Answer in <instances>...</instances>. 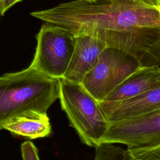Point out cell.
<instances>
[{
	"label": "cell",
	"mask_w": 160,
	"mask_h": 160,
	"mask_svg": "<svg viewBox=\"0 0 160 160\" xmlns=\"http://www.w3.org/2000/svg\"><path fill=\"white\" fill-rule=\"evenodd\" d=\"M31 15L74 36H89L160 67V9L136 0H76Z\"/></svg>",
	"instance_id": "cell-1"
},
{
	"label": "cell",
	"mask_w": 160,
	"mask_h": 160,
	"mask_svg": "<svg viewBox=\"0 0 160 160\" xmlns=\"http://www.w3.org/2000/svg\"><path fill=\"white\" fill-rule=\"evenodd\" d=\"M59 79L28 67L0 76V130L11 119L29 111L46 112L59 98Z\"/></svg>",
	"instance_id": "cell-2"
},
{
	"label": "cell",
	"mask_w": 160,
	"mask_h": 160,
	"mask_svg": "<svg viewBox=\"0 0 160 160\" xmlns=\"http://www.w3.org/2000/svg\"><path fill=\"white\" fill-rule=\"evenodd\" d=\"M59 98L69 125L77 132L81 141L89 147L101 144L109 123L98 101L81 83L59 79Z\"/></svg>",
	"instance_id": "cell-3"
},
{
	"label": "cell",
	"mask_w": 160,
	"mask_h": 160,
	"mask_svg": "<svg viewBox=\"0 0 160 160\" xmlns=\"http://www.w3.org/2000/svg\"><path fill=\"white\" fill-rule=\"evenodd\" d=\"M36 40L29 67L49 77L62 78L74 52L75 36L66 29L46 23L41 26Z\"/></svg>",
	"instance_id": "cell-4"
},
{
	"label": "cell",
	"mask_w": 160,
	"mask_h": 160,
	"mask_svg": "<svg viewBox=\"0 0 160 160\" xmlns=\"http://www.w3.org/2000/svg\"><path fill=\"white\" fill-rule=\"evenodd\" d=\"M131 55L106 47L84 76L81 84L98 101L105 98L126 78L140 68Z\"/></svg>",
	"instance_id": "cell-5"
},
{
	"label": "cell",
	"mask_w": 160,
	"mask_h": 160,
	"mask_svg": "<svg viewBox=\"0 0 160 160\" xmlns=\"http://www.w3.org/2000/svg\"><path fill=\"white\" fill-rule=\"evenodd\" d=\"M101 143L122 144L128 149L149 148L160 145V110L109 123Z\"/></svg>",
	"instance_id": "cell-6"
},
{
	"label": "cell",
	"mask_w": 160,
	"mask_h": 160,
	"mask_svg": "<svg viewBox=\"0 0 160 160\" xmlns=\"http://www.w3.org/2000/svg\"><path fill=\"white\" fill-rule=\"evenodd\" d=\"M109 123L129 119L160 110V84L133 98L117 102L98 101Z\"/></svg>",
	"instance_id": "cell-7"
},
{
	"label": "cell",
	"mask_w": 160,
	"mask_h": 160,
	"mask_svg": "<svg viewBox=\"0 0 160 160\" xmlns=\"http://www.w3.org/2000/svg\"><path fill=\"white\" fill-rule=\"evenodd\" d=\"M74 36V52L62 78L81 84L86 74L92 68L101 53L107 46L103 42L89 36Z\"/></svg>",
	"instance_id": "cell-8"
},
{
	"label": "cell",
	"mask_w": 160,
	"mask_h": 160,
	"mask_svg": "<svg viewBox=\"0 0 160 160\" xmlns=\"http://www.w3.org/2000/svg\"><path fill=\"white\" fill-rule=\"evenodd\" d=\"M160 84V67H140L112 91L102 101L117 102L142 94Z\"/></svg>",
	"instance_id": "cell-9"
},
{
	"label": "cell",
	"mask_w": 160,
	"mask_h": 160,
	"mask_svg": "<svg viewBox=\"0 0 160 160\" xmlns=\"http://www.w3.org/2000/svg\"><path fill=\"white\" fill-rule=\"evenodd\" d=\"M3 129L12 134L29 139L47 137L51 133V126L46 112L29 111L8 122Z\"/></svg>",
	"instance_id": "cell-10"
},
{
	"label": "cell",
	"mask_w": 160,
	"mask_h": 160,
	"mask_svg": "<svg viewBox=\"0 0 160 160\" xmlns=\"http://www.w3.org/2000/svg\"><path fill=\"white\" fill-rule=\"evenodd\" d=\"M126 150L110 143H101L95 148L94 160H126Z\"/></svg>",
	"instance_id": "cell-11"
},
{
	"label": "cell",
	"mask_w": 160,
	"mask_h": 160,
	"mask_svg": "<svg viewBox=\"0 0 160 160\" xmlns=\"http://www.w3.org/2000/svg\"><path fill=\"white\" fill-rule=\"evenodd\" d=\"M126 160H160V145L144 149H126Z\"/></svg>",
	"instance_id": "cell-12"
},
{
	"label": "cell",
	"mask_w": 160,
	"mask_h": 160,
	"mask_svg": "<svg viewBox=\"0 0 160 160\" xmlns=\"http://www.w3.org/2000/svg\"><path fill=\"white\" fill-rule=\"evenodd\" d=\"M21 151L22 160H40L38 149L29 141H26L21 144Z\"/></svg>",
	"instance_id": "cell-13"
},
{
	"label": "cell",
	"mask_w": 160,
	"mask_h": 160,
	"mask_svg": "<svg viewBox=\"0 0 160 160\" xmlns=\"http://www.w3.org/2000/svg\"><path fill=\"white\" fill-rule=\"evenodd\" d=\"M22 0H0V16L4 14L13 5Z\"/></svg>",
	"instance_id": "cell-14"
},
{
	"label": "cell",
	"mask_w": 160,
	"mask_h": 160,
	"mask_svg": "<svg viewBox=\"0 0 160 160\" xmlns=\"http://www.w3.org/2000/svg\"><path fill=\"white\" fill-rule=\"evenodd\" d=\"M144 3L147 5L151 6L158 9H160V0H136Z\"/></svg>",
	"instance_id": "cell-15"
},
{
	"label": "cell",
	"mask_w": 160,
	"mask_h": 160,
	"mask_svg": "<svg viewBox=\"0 0 160 160\" xmlns=\"http://www.w3.org/2000/svg\"><path fill=\"white\" fill-rule=\"evenodd\" d=\"M85 1H94L95 0H85Z\"/></svg>",
	"instance_id": "cell-16"
},
{
	"label": "cell",
	"mask_w": 160,
	"mask_h": 160,
	"mask_svg": "<svg viewBox=\"0 0 160 160\" xmlns=\"http://www.w3.org/2000/svg\"></svg>",
	"instance_id": "cell-17"
}]
</instances>
